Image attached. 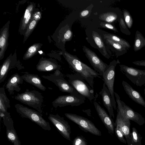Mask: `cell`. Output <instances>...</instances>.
Returning a JSON list of instances; mask_svg holds the SVG:
<instances>
[{"mask_svg":"<svg viewBox=\"0 0 145 145\" xmlns=\"http://www.w3.org/2000/svg\"><path fill=\"white\" fill-rule=\"evenodd\" d=\"M63 55L70 68L80 75L93 89L94 79L97 77L101 78L100 74L82 62L76 56L65 51Z\"/></svg>","mask_w":145,"mask_h":145,"instance_id":"1","label":"cell"},{"mask_svg":"<svg viewBox=\"0 0 145 145\" xmlns=\"http://www.w3.org/2000/svg\"><path fill=\"white\" fill-rule=\"evenodd\" d=\"M14 98L22 103L35 109L40 113H42V106L44 97L39 91L26 89L24 92L18 93Z\"/></svg>","mask_w":145,"mask_h":145,"instance_id":"2","label":"cell"},{"mask_svg":"<svg viewBox=\"0 0 145 145\" xmlns=\"http://www.w3.org/2000/svg\"><path fill=\"white\" fill-rule=\"evenodd\" d=\"M14 106L16 112L22 118L29 119L44 130H51L50 123L43 118L41 113L19 104H16Z\"/></svg>","mask_w":145,"mask_h":145,"instance_id":"3","label":"cell"},{"mask_svg":"<svg viewBox=\"0 0 145 145\" xmlns=\"http://www.w3.org/2000/svg\"><path fill=\"white\" fill-rule=\"evenodd\" d=\"M68 82L79 93L90 101L95 98L93 89L79 74H67Z\"/></svg>","mask_w":145,"mask_h":145,"instance_id":"4","label":"cell"},{"mask_svg":"<svg viewBox=\"0 0 145 145\" xmlns=\"http://www.w3.org/2000/svg\"><path fill=\"white\" fill-rule=\"evenodd\" d=\"M43 78L48 80L54 84L62 92L70 94H80L63 77V74L59 70L55 71L54 73L49 75H42Z\"/></svg>","mask_w":145,"mask_h":145,"instance_id":"5","label":"cell"},{"mask_svg":"<svg viewBox=\"0 0 145 145\" xmlns=\"http://www.w3.org/2000/svg\"><path fill=\"white\" fill-rule=\"evenodd\" d=\"M120 63L118 59L117 61L114 60L110 62L102 76L104 83L110 93L113 106L115 110H117L114 91L115 68L117 65Z\"/></svg>","mask_w":145,"mask_h":145,"instance_id":"6","label":"cell"},{"mask_svg":"<svg viewBox=\"0 0 145 145\" xmlns=\"http://www.w3.org/2000/svg\"><path fill=\"white\" fill-rule=\"evenodd\" d=\"M120 70L131 81L137 86H145V70L120 65Z\"/></svg>","mask_w":145,"mask_h":145,"instance_id":"7","label":"cell"},{"mask_svg":"<svg viewBox=\"0 0 145 145\" xmlns=\"http://www.w3.org/2000/svg\"><path fill=\"white\" fill-rule=\"evenodd\" d=\"M114 94L118 105L117 110L130 120L135 122L140 125H144L145 123V119L142 116L126 105L120 99L118 93L114 92Z\"/></svg>","mask_w":145,"mask_h":145,"instance_id":"8","label":"cell"},{"mask_svg":"<svg viewBox=\"0 0 145 145\" xmlns=\"http://www.w3.org/2000/svg\"><path fill=\"white\" fill-rule=\"evenodd\" d=\"M65 116L68 119L77 124L82 130L94 135L101 136V131L94 124L88 119L76 114L66 113Z\"/></svg>","mask_w":145,"mask_h":145,"instance_id":"9","label":"cell"},{"mask_svg":"<svg viewBox=\"0 0 145 145\" xmlns=\"http://www.w3.org/2000/svg\"><path fill=\"white\" fill-rule=\"evenodd\" d=\"M86 98L80 94H70L59 96L52 102L53 106L56 108L70 105L78 106L84 103Z\"/></svg>","mask_w":145,"mask_h":145,"instance_id":"10","label":"cell"},{"mask_svg":"<svg viewBox=\"0 0 145 145\" xmlns=\"http://www.w3.org/2000/svg\"><path fill=\"white\" fill-rule=\"evenodd\" d=\"M1 118H2L4 125L6 127V134L9 141L14 145H21L17 133L14 126V122L11 117L10 113L8 112H0Z\"/></svg>","mask_w":145,"mask_h":145,"instance_id":"11","label":"cell"},{"mask_svg":"<svg viewBox=\"0 0 145 145\" xmlns=\"http://www.w3.org/2000/svg\"><path fill=\"white\" fill-rule=\"evenodd\" d=\"M48 118L62 136L70 141L71 130L68 122L58 114H50Z\"/></svg>","mask_w":145,"mask_h":145,"instance_id":"12","label":"cell"},{"mask_svg":"<svg viewBox=\"0 0 145 145\" xmlns=\"http://www.w3.org/2000/svg\"><path fill=\"white\" fill-rule=\"evenodd\" d=\"M83 50L94 70L102 76L108 65L103 62L94 52L86 46L83 47Z\"/></svg>","mask_w":145,"mask_h":145,"instance_id":"13","label":"cell"},{"mask_svg":"<svg viewBox=\"0 0 145 145\" xmlns=\"http://www.w3.org/2000/svg\"><path fill=\"white\" fill-rule=\"evenodd\" d=\"M16 51L13 55L11 54L0 66V83L4 81L8 72L11 69L17 68L18 70H20L24 68V67L19 66L18 64Z\"/></svg>","mask_w":145,"mask_h":145,"instance_id":"14","label":"cell"},{"mask_svg":"<svg viewBox=\"0 0 145 145\" xmlns=\"http://www.w3.org/2000/svg\"><path fill=\"white\" fill-rule=\"evenodd\" d=\"M117 114L115 121L116 126L118 127L123 134L128 145L132 143L130 132V120L117 110Z\"/></svg>","mask_w":145,"mask_h":145,"instance_id":"15","label":"cell"},{"mask_svg":"<svg viewBox=\"0 0 145 145\" xmlns=\"http://www.w3.org/2000/svg\"><path fill=\"white\" fill-rule=\"evenodd\" d=\"M94 105L98 116L109 133L114 134L116 125L112 118L97 102H94Z\"/></svg>","mask_w":145,"mask_h":145,"instance_id":"16","label":"cell"},{"mask_svg":"<svg viewBox=\"0 0 145 145\" xmlns=\"http://www.w3.org/2000/svg\"><path fill=\"white\" fill-rule=\"evenodd\" d=\"M60 65L51 59L40 58L36 65L37 70L39 72H49L60 69Z\"/></svg>","mask_w":145,"mask_h":145,"instance_id":"17","label":"cell"},{"mask_svg":"<svg viewBox=\"0 0 145 145\" xmlns=\"http://www.w3.org/2000/svg\"><path fill=\"white\" fill-rule=\"evenodd\" d=\"M24 80L18 73L12 75L8 79L5 85V88L10 95L13 94L14 91L19 92L21 88L19 85L23 83Z\"/></svg>","mask_w":145,"mask_h":145,"instance_id":"18","label":"cell"},{"mask_svg":"<svg viewBox=\"0 0 145 145\" xmlns=\"http://www.w3.org/2000/svg\"><path fill=\"white\" fill-rule=\"evenodd\" d=\"M10 23V21L9 20L1 28L0 31V60L4 58L5 52L8 45Z\"/></svg>","mask_w":145,"mask_h":145,"instance_id":"19","label":"cell"},{"mask_svg":"<svg viewBox=\"0 0 145 145\" xmlns=\"http://www.w3.org/2000/svg\"><path fill=\"white\" fill-rule=\"evenodd\" d=\"M34 5L31 3L27 7L20 22L19 31L21 34L24 35L27 28L30 22L33 14Z\"/></svg>","mask_w":145,"mask_h":145,"instance_id":"20","label":"cell"},{"mask_svg":"<svg viewBox=\"0 0 145 145\" xmlns=\"http://www.w3.org/2000/svg\"><path fill=\"white\" fill-rule=\"evenodd\" d=\"M122 85L126 93L133 101L145 108V101L141 94L128 83L123 80Z\"/></svg>","mask_w":145,"mask_h":145,"instance_id":"21","label":"cell"},{"mask_svg":"<svg viewBox=\"0 0 145 145\" xmlns=\"http://www.w3.org/2000/svg\"><path fill=\"white\" fill-rule=\"evenodd\" d=\"M100 93L104 106L108 110L110 116L114 119V115L110 93L104 83Z\"/></svg>","mask_w":145,"mask_h":145,"instance_id":"22","label":"cell"},{"mask_svg":"<svg viewBox=\"0 0 145 145\" xmlns=\"http://www.w3.org/2000/svg\"><path fill=\"white\" fill-rule=\"evenodd\" d=\"M24 73L21 76L24 80L42 91L46 90V88L42 84V80L38 75L31 74L27 72Z\"/></svg>","mask_w":145,"mask_h":145,"instance_id":"23","label":"cell"},{"mask_svg":"<svg viewBox=\"0 0 145 145\" xmlns=\"http://www.w3.org/2000/svg\"><path fill=\"white\" fill-rule=\"evenodd\" d=\"M92 36L95 43L101 54L106 58H109L110 56L108 53L101 37L95 31H93Z\"/></svg>","mask_w":145,"mask_h":145,"instance_id":"24","label":"cell"},{"mask_svg":"<svg viewBox=\"0 0 145 145\" xmlns=\"http://www.w3.org/2000/svg\"><path fill=\"white\" fill-rule=\"evenodd\" d=\"M10 107V100L6 95L4 87L0 88V112H6Z\"/></svg>","mask_w":145,"mask_h":145,"instance_id":"25","label":"cell"},{"mask_svg":"<svg viewBox=\"0 0 145 145\" xmlns=\"http://www.w3.org/2000/svg\"><path fill=\"white\" fill-rule=\"evenodd\" d=\"M106 40V43L110 45L116 52L117 57L127 53V50L124 46L109 39Z\"/></svg>","mask_w":145,"mask_h":145,"instance_id":"26","label":"cell"},{"mask_svg":"<svg viewBox=\"0 0 145 145\" xmlns=\"http://www.w3.org/2000/svg\"><path fill=\"white\" fill-rule=\"evenodd\" d=\"M122 16L121 14H118L114 12H108L101 14L99 18L108 23H111L116 21H119Z\"/></svg>","mask_w":145,"mask_h":145,"instance_id":"27","label":"cell"},{"mask_svg":"<svg viewBox=\"0 0 145 145\" xmlns=\"http://www.w3.org/2000/svg\"><path fill=\"white\" fill-rule=\"evenodd\" d=\"M145 46V38L138 30L136 31L133 44V49L136 52Z\"/></svg>","mask_w":145,"mask_h":145,"instance_id":"28","label":"cell"},{"mask_svg":"<svg viewBox=\"0 0 145 145\" xmlns=\"http://www.w3.org/2000/svg\"><path fill=\"white\" fill-rule=\"evenodd\" d=\"M42 45L40 43H35L29 47L25 54L23 57V59H28L33 57L36 54Z\"/></svg>","mask_w":145,"mask_h":145,"instance_id":"29","label":"cell"},{"mask_svg":"<svg viewBox=\"0 0 145 145\" xmlns=\"http://www.w3.org/2000/svg\"><path fill=\"white\" fill-rule=\"evenodd\" d=\"M105 39H109L120 44L125 46L127 50L131 47L129 43L125 40L113 34H105L103 35Z\"/></svg>","mask_w":145,"mask_h":145,"instance_id":"30","label":"cell"},{"mask_svg":"<svg viewBox=\"0 0 145 145\" xmlns=\"http://www.w3.org/2000/svg\"><path fill=\"white\" fill-rule=\"evenodd\" d=\"M132 129L131 132L132 143L133 145H142V137L135 127H133Z\"/></svg>","mask_w":145,"mask_h":145,"instance_id":"31","label":"cell"},{"mask_svg":"<svg viewBox=\"0 0 145 145\" xmlns=\"http://www.w3.org/2000/svg\"><path fill=\"white\" fill-rule=\"evenodd\" d=\"M38 21L32 18L24 35V42H25L35 27Z\"/></svg>","mask_w":145,"mask_h":145,"instance_id":"32","label":"cell"},{"mask_svg":"<svg viewBox=\"0 0 145 145\" xmlns=\"http://www.w3.org/2000/svg\"><path fill=\"white\" fill-rule=\"evenodd\" d=\"M123 16L125 22L128 29H131L133 24V20L129 12L126 9L123 10Z\"/></svg>","mask_w":145,"mask_h":145,"instance_id":"33","label":"cell"},{"mask_svg":"<svg viewBox=\"0 0 145 145\" xmlns=\"http://www.w3.org/2000/svg\"><path fill=\"white\" fill-rule=\"evenodd\" d=\"M119 25L121 31L127 35H130L131 32L125 24L123 16H122L119 21Z\"/></svg>","mask_w":145,"mask_h":145,"instance_id":"34","label":"cell"},{"mask_svg":"<svg viewBox=\"0 0 145 145\" xmlns=\"http://www.w3.org/2000/svg\"><path fill=\"white\" fill-rule=\"evenodd\" d=\"M115 131L116 136L120 141L123 143L126 144L127 141L125 138V137L118 127L116 126Z\"/></svg>","mask_w":145,"mask_h":145,"instance_id":"35","label":"cell"},{"mask_svg":"<svg viewBox=\"0 0 145 145\" xmlns=\"http://www.w3.org/2000/svg\"><path fill=\"white\" fill-rule=\"evenodd\" d=\"M73 145H87L85 138L82 136H78L72 141Z\"/></svg>","mask_w":145,"mask_h":145,"instance_id":"36","label":"cell"},{"mask_svg":"<svg viewBox=\"0 0 145 145\" xmlns=\"http://www.w3.org/2000/svg\"><path fill=\"white\" fill-rule=\"evenodd\" d=\"M100 25L103 27L112 30L115 32H118V31L116 27L113 25L106 22H101Z\"/></svg>","mask_w":145,"mask_h":145,"instance_id":"37","label":"cell"},{"mask_svg":"<svg viewBox=\"0 0 145 145\" xmlns=\"http://www.w3.org/2000/svg\"><path fill=\"white\" fill-rule=\"evenodd\" d=\"M72 35V33L71 30L70 29L68 30L64 34L63 40L64 41L69 40L71 39Z\"/></svg>","mask_w":145,"mask_h":145,"instance_id":"38","label":"cell"},{"mask_svg":"<svg viewBox=\"0 0 145 145\" xmlns=\"http://www.w3.org/2000/svg\"><path fill=\"white\" fill-rule=\"evenodd\" d=\"M41 13L40 12H35L33 14L32 18L39 21L41 18Z\"/></svg>","mask_w":145,"mask_h":145,"instance_id":"39","label":"cell"},{"mask_svg":"<svg viewBox=\"0 0 145 145\" xmlns=\"http://www.w3.org/2000/svg\"><path fill=\"white\" fill-rule=\"evenodd\" d=\"M132 63L136 65L145 67V60L135 61L133 62Z\"/></svg>","mask_w":145,"mask_h":145,"instance_id":"40","label":"cell"},{"mask_svg":"<svg viewBox=\"0 0 145 145\" xmlns=\"http://www.w3.org/2000/svg\"><path fill=\"white\" fill-rule=\"evenodd\" d=\"M89 11L87 10H84L82 11L80 13V16L82 17H85L89 13Z\"/></svg>","mask_w":145,"mask_h":145,"instance_id":"41","label":"cell"},{"mask_svg":"<svg viewBox=\"0 0 145 145\" xmlns=\"http://www.w3.org/2000/svg\"><path fill=\"white\" fill-rule=\"evenodd\" d=\"M144 95H145V88H144Z\"/></svg>","mask_w":145,"mask_h":145,"instance_id":"42","label":"cell"},{"mask_svg":"<svg viewBox=\"0 0 145 145\" xmlns=\"http://www.w3.org/2000/svg\"><path fill=\"white\" fill-rule=\"evenodd\" d=\"M130 145H133L132 143H131Z\"/></svg>","mask_w":145,"mask_h":145,"instance_id":"43","label":"cell"}]
</instances>
